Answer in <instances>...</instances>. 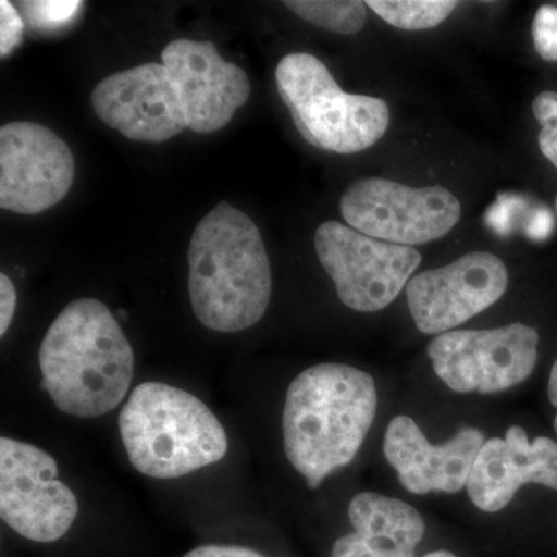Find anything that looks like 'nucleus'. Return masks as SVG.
<instances>
[{"mask_svg":"<svg viewBox=\"0 0 557 557\" xmlns=\"http://www.w3.org/2000/svg\"><path fill=\"white\" fill-rule=\"evenodd\" d=\"M376 410L375 380L354 366L322 362L289 383L282 413L285 456L311 490L355 460Z\"/></svg>","mask_w":557,"mask_h":557,"instance_id":"obj_1","label":"nucleus"},{"mask_svg":"<svg viewBox=\"0 0 557 557\" xmlns=\"http://www.w3.org/2000/svg\"><path fill=\"white\" fill-rule=\"evenodd\" d=\"M40 387L61 412L95 418L123 403L134 379V350L112 311L76 299L58 314L39 348Z\"/></svg>","mask_w":557,"mask_h":557,"instance_id":"obj_2","label":"nucleus"},{"mask_svg":"<svg viewBox=\"0 0 557 557\" xmlns=\"http://www.w3.org/2000/svg\"><path fill=\"white\" fill-rule=\"evenodd\" d=\"M194 314L209 330L236 333L258 324L270 306L273 278L256 223L222 201L194 230L188 249Z\"/></svg>","mask_w":557,"mask_h":557,"instance_id":"obj_3","label":"nucleus"},{"mask_svg":"<svg viewBox=\"0 0 557 557\" xmlns=\"http://www.w3.org/2000/svg\"><path fill=\"white\" fill-rule=\"evenodd\" d=\"M119 424L132 467L148 478H183L228 454L219 418L199 398L170 384L146 381L135 387Z\"/></svg>","mask_w":557,"mask_h":557,"instance_id":"obj_4","label":"nucleus"},{"mask_svg":"<svg viewBox=\"0 0 557 557\" xmlns=\"http://www.w3.org/2000/svg\"><path fill=\"white\" fill-rule=\"evenodd\" d=\"M276 84L296 129L314 148L361 152L379 143L391 123L386 101L346 94L313 54H287L278 62Z\"/></svg>","mask_w":557,"mask_h":557,"instance_id":"obj_5","label":"nucleus"},{"mask_svg":"<svg viewBox=\"0 0 557 557\" xmlns=\"http://www.w3.org/2000/svg\"><path fill=\"white\" fill-rule=\"evenodd\" d=\"M314 248L341 302L361 313L391 306L421 263L418 249L373 239L336 220L319 226Z\"/></svg>","mask_w":557,"mask_h":557,"instance_id":"obj_6","label":"nucleus"},{"mask_svg":"<svg viewBox=\"0 0 557 557\" xmlns=\"http://www.w3.org/2000/svg\"><path fill=\"white\" fill-rule=\"evenodd\" d=\"M539 333L515 324L487 330H453L429 343L435 375L458 394H497L522 384L534 372Z\"/></svg>","mask_w":557,"mask_h":557,"instance_id":"obj_7","label":"nucleus"},{"mask_svg":"<svg viewBox=\"0 0 557 557\" xmlns=\"http://www.w3.org/2000/svg\"><path fill=\"white\" fill-rule=\"evenodd\" d=\"M339 211L350 228L403 247L442 239L461 218L460 201L450 190L410 188L387 178H362L348 186Z\"/></svg>","mask_w":557,"mask_h":557,"instance_id":"obj_8","label":"nucleus"},{"mask_svg":"<svg viewBox=\"0 0 557 557\" xmlns=\"http://www.w3.org/2000/svg\"><path fill=\"white\" fill-rule=\"evenodd\" d=\"M78 509V498L58 479V463L49 453L0 438V518L11 530L50 544L67 534Z\"/></svg>","mask_w":557,"mask_h":557,"instance_id":"obj_9","label":"nucleus"},{"mask_svg":"<svg viewBox=\"0 0 557 557\" xmlns=\"http://www.w3.org/2000/svg\"><path fill=\"white\" fill-rule=\"evenodd\" d=\"M73 180L75 159L60 135L32 121L0 127V208L39 214L64 200Z\"/></svg>","mask_w":557,"mask_h":557,"instance_id":"obj_10","label":"nucleus"},{"mask_svg":"<svg viewBox=\"0 0 557 557\" xmlns=\"http://www.w3.org/2000/svg\"><path fill=\"white\" fill-rule=\"evenodd\" d=\"M507 288L504 260L493 252L474 251L410 278L406 298L417 329L438 336L493 307Z\"/></svg>","mask_w":557,"mask_h":557,"instance_id":"obj_11","label":"nucleus"},{"mask_svg":"<svg viewBox=\"0 0 557 557\" xmlns=\"http://www.w3.org/2000/svg\"><path fill=\"white\" fill-rule=\"evenodd\" d=\"M91 106L102 123L134 141L163 143L188 129L177 87L156 62L100 81Z\"/></svg>","mask_w":557,"mask_h":557,"instance_id":"obj_12","label":"nucleus"},{"mask_svg":"<svg viewBox=\"0 0 557 557\" xmlns=\"http://www.w3.org/2000/svg\"><path fill=\"white\" fill-rule=\"evenodd\" d=\"M161 58L177 87L188 129L197 134L223 129L249 100L247 73L223 60L212 42L172 40Z\"/></svg>","mask_w":557,"mask_h":557,"instance_id":"obj_13","label":"nucleus"},{"mask_svg":"<svg viewBox=\"0 0 557 557\" xmlns=\"http://www.w3.org/2000/svg\"><path fill=\"white\" fill-rule=\"evenodd\" d=\"M485 442L480 429L463 428L443 445H432L412 418L398 416L387 424L383 453L409 493L457 494L467 487Z\"/></svg>","mask_w":557,"mask_h":557,"instance_id":"obj_14","label":"nucleus"},{"mask_svg":"<svg viewBox=\"0 0 557 557\" xmlns=\"http://www.w3.org/2000/svg\"><path fill=\"white\" fill-rule=\"evenodd\" d=\"M525 485L557 491V443L530 440L525 429L511 426L504 438L483 443L469 474L468 496L480 511L498 512Z\"/></svg>","mask_w":557,"mask_h":557,"instance_id":"obj_15","label":"nucleus"},{"mask_svg":"<svg viewBox=\"0 0 557 557\" xmlns=\"http://www.w3.org/2000/svg\"><path fill=\"white\" fill-rule=\"evenodd\" d=\"M348 519L354 531L335 542L332 557H416L426 533L412 505L372 491L351 498Z\"/></svg>","mask_w":557,"mask_h":557,"instance_id":"obj_16","label":"nucleus"},{"mask_svg":"<svg viewBox=\"0 0 557 557\" xmlns=\"http://www.w3.org/2000/svg\"><path fill=\"white\" fill-rule=\"evenodd\" d=\"M284 5L300 20L338 35H357L368 21L361 0H287Z\"/></svg>","mask_w":557,"mask_h":557,"instance_id":"obj_17","label":"nucleus"},{"mask_svg":"<svg viewBox=\"0 0 557 557\" xmlns=\"http://www.w3.org/2000/svg\"><path fill=\"white\" fill-rule=\"evenodd\" d=\"M381 20L401 30L417 32L438 27L457 9L453 0H369L366 2Z\"/></svg>","mask_w":557,"mask_h":557,"instance_id":"obj_18","label":"nucleus"},{"mask_svg":"<svg viewBox=\"0 0 557 557\" xmlns=\"http://www.w3.org/2000/svg\"><path fill=\"white\" fill-rule=\"evenodd\" d=\"M20 5L25 20L33 28L54 32L75 20L84 3L78 0H42V2H21Z\"/></svg>","mask_w":557,"mask_h":557,"instance_id":"obj_19","label":"nucleus"},{"mask_svg":"<svg viewBox=\"0 0 557 557\" xmlns=\"http://www.w3.org/2000/svg\"><path fill=\"white\" fill-rule=\"evenodd\" d=\"M534 119L541 124L539 149L557 168V91H542L533 101Z\"/></svg>","mask_w":557,"mask_h":557,"instance_id":"obj_20","label":"nucleus"},{"mask_svg":"<svg viewBox=\"0 0 557 557\" xmlns=\"http://www.w3.org/2000/svg\"><path fill=\"white\" fill-rule=\"evenodd\" d=\"M534 49L544 61H557V7L544 5L536 11L531 27Z\"/></svg>","mask_w":557,"mask_h":557,"instance_id":"obj_21","label":"nucleus"},{"mask_svg":"<svg viewBox=\"0 0 557 557\" xmlns=\"http://www.w3.org/2000/svg\"><path fill=\"white\" fill-rule=\"evenodd\" d=\"M24 21L20 11L9 0L0 2V57H9L22 42Z\"/></svg>","mask_w":557,"mask_h":557,"instance_id":"obj_22","label":"nucleus"},{"mask_svg":"<svg viewBox=\"0 0 557 557\" xmlns=\"http://www.w3.org/2000/svg\"><path fill=\"white\" fill-rule=\"evenodd\" d=\"M17 293L7 274H0V336H5L16 311Z\"/></svg>","mask_w":557,"mask_h":557,"instance_id":"obj_23","label":"nucleus"},{"mask_svg":"<svg viewBox=\"0 0 557 557\" xmlns=\"http://www.w3.org/2000/svg\"><path fill=\"white\" fill-rule=\"evenodd\" d=\"M183 557H265L251 548L239 545H201Z\"/></svg>","mask_w":557,"mask_h":557,"instance_id":"obj_24","label":"nucleus"},{"mask_svg":"<svg viewBox=\"0 0 557 557\" xmlns=\"http://www.w3.org/2000/svg\"><path fill=\"white\" fill-rule=\"evenodd\" d=\"M547 392H548L549 403H552L553 408H555L557 410V359L555 361V364H553L552 372H549ZM553 424H555V431L557 434V412H556L555 421H553Z\"/></svg>","mask_w":557,"mask_h":557,"instance_id":"obj_25","label":"nucleus"},{"mask_svg":"<svg viewBox=\"0 0 557 557\" xmlns=\"http://www.w3.org/2000/svg\"><path fill=\"white\" fill-rule=\"evenodd\" d=\"M423 557H458L454 553L446 552V549H437V552L428 553Z\"/></svg>","mask_w":557,"mask_h":557,"instance_id":"obj_26","label":"nucleus"},{"mask_svg":"<svg viewBox=\"0 0 557 557\" xmlns=\"http://www.w3.org/2000/svg\"><path fill=\"white\" fill-rule=\"evenodd\" d=\"M555 211H556V215H557V196H556V200H555Z\"/></svg>","mask_w":557,"mask_h":557,"instance_id":"obj_27","label":"nucleus"}]
</instances>
